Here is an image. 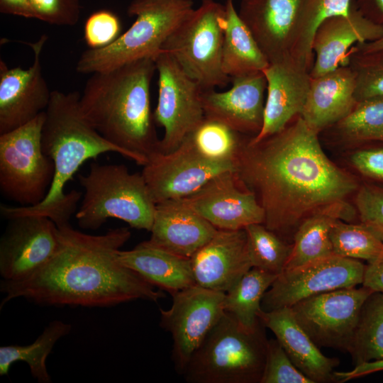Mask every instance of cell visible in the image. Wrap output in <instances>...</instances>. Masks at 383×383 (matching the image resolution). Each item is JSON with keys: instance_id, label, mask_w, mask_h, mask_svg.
Returning <instances> with one entry per match:
<instances>
[{"instance_id": "29", "label": "cell", "mask_w": 383, "mask_h": 383, "mask_svg": "<svg viewBox=\"0 0 383 383\" xmlns=\"http://www.w3.org/2000/svg\"><path fill=\"white\" fill-rule=\"evenodd\" d=\"M352 0H300L297 21L291 52L294 62L309 72L314 55L313 35L325 19L349 12Z\"/></svg>"}, {"instance_id": "45", "label": "cell", "mask_w": 383, "mask_h": 383, "mask_svg": "<svg viewBox=\"0 0 383 383\" xmlns=\"http://www.w3.org/2000/svg\"><path fill=\"white\" fill-rule=\"evenodd\" d=\"M357 9L369 21L383 26V0H353Z\"/></svg>"}, {"instance_id": "39", "label": "cell", "mask_w": 383, "mask_h": 383, "mask_svg": "<svg viewBox=\"0 0 383 383\" xmlns=\"http://www.w3.org/2000/svg\"><path fill=\"white\" fill-rule=\"evenodd\" d=\"M260 383L313 382L293 364L277 339H270Z\"/></svg>"}, {"instance_id": "27", "label": "cell", "mask_w": 383, "mask_h": 383, "mask_svg": "<svg viewBox=\"0 0 383 383\" xmlns=\"http://www.w3.org/2000/svg\"><path fill=\"white\" fill-rule=\"evenodd\" d=\"M355 210L346 201L329 205L306 218L294 233L285 269L297 267L335 255L330 232L337 220L353 219Z\"/></svg>"}, {"instance_id": "37", "label": "cell", "mask_w": 383, "mask_h": 383, "mask_svg": "<svg viewBox=\"0 0 383 383\" xmlns=\"http://www.w3.org/2000/svg\"><path fill=\"white\" fill-rule=\"evenodd\" d=\"M345 65L355 74L357 102L383 98V49L361 52L353 47Z\"/></svg>"}, {"instance_id": "1", "label": "cell", "mask_w": 383, "mask_h": 383, "mask_svg": "<svg viewBox=\"0 0 383 383\" xmlns=\"http://www.w3.org/2000/svg\"><path fill=\"white\" fill-rule=\"evenodd\" d=\"M318 134L298 116L257 143L247 135L236 159L238 177L264 210L263 224L291 244L306 218L360 186L328 159Z\"/></svg>"}, {"instance_id": "8", "label": "cell", "mask_w": 383, "mask_h": 383, "mask_svg": "<svg viewBox=\"0 0 383 383\" xmlns=\"http://www.w3.org/2000/svg\"><path fill=\"white\" fill-rule=\"evenodd\" d=\"M225 5L202 0L177 28L162 49L204 89L226 87L231 78L222 68Z\"/></svg>"}, {"instance_id": "31", "label": "cell", "mask_w": 383, "mask_h": 383, "mask_svg": "<svg viewBox=\"0 0 383 383\" xmlns=\"http://www.w3.org/2000/svg\"><path fill=\"white\" fill-rule=\"evenodd\" d=\"M277 275L252 267L225 294V311L244 328H255L260 323L258 313L265 293Z\"/></svg>"}, {"instance_id": "22", "label": "cell", "mask_w": 383, "mask_h": 383, "mask_svg": "<svg viewBox=\"0 0 383 383\" xmlns=\"http://www.w3.org/2000/svg\"><path fill=\"white\" fill-rule=\"evenodd\" d=\"M300 0H240L238 15L269 63L291 59Z\"/></svg>"}, {"instance_id": "32", "label": "cell", "mask_w": 383, "mask_h": 383, "mask_svg": "<svg viewBox=\"0 0 383 383\" xmlns=\"http://www.w3.org/2000/svg\"><path fill=\"white\" fill-rule=\"evenodd\" d=\"M348 353L355 365L383 360V292H373L364 302Z\"/></svg>"}, {"instance_id": "3", "label": "cell", "mask_w": 383, "mask_h": 383, "mask_svg": "<svg viewBox=\"0 0 383 383\" xmlns=\"http://www.w3.org/2000/svg\"><path fill=\"white\" fill-rule=\"evenodd\" d=\"M155 71V59L147 57L94 73L79 99L81 110L89 123L142 166L160 151V140L150 107Z\"/></svg>"}, {"instance_id": "48", "label": "cell", "mask_w": 383, "mask_h": 383, "mask_svg": "<svg viewBox=\"0 0 383 383\" xmlns=\"http://www.w3.org/2000/svg\"><path fill=\"white\" fill-rule=\"evenodd\" d=\"M201 1H202V0H201Z\"/></svg>"}, {"instance_id": "6", "label": "cell", "mask_w": 383, "mask_h": 383, "mask_svg": "<svg viewBox=\"0 0 383 383\" xmlns=\"http://www.w3.org/2000/svg\"><path fill=\"white\" fill-rule=\"evenodd\" d=\"M78 178L84 189L75 213L80 228L96 230L113 218L131 228L150 231L156 204L142 173H132L122 164L93 162L89 172Z\"/></svg>"}, {"instance_id": "2", "label": "cell", "mask_w": 383, "mask_h": 383, "mask_svg": "<svg viewBox=\"0 0 383 383\" xmlns=\"http://www.w3.org/2000/svg\"><path fill=\"white\" fill-rule=\"evenodd\" d=\"M57 227L60 245L50 260L24 279L1 282V308L19 297L43 306L109 307L165 296L120 262L118 252L131 235L128 228L94 235L70 223Z\"/></svg>"}, {"instance_id": "35", "label": "cell", "mask_w": 383, "mask_h": 383, "mask_svg": "<svg viewBox=\"0 0 383 383\" xmlns=\"http://www.w3.org/2000/svg\"><path fill=\"white\" fill-rule=\"evenodd\" d=\"M249 258L252 267L279 275L287 265L292 244L286 242L263 223H253L245 228Z\"/></svg>"}, {"instance_id": "11", "label": "cell", "mask_w": 383, "mask_h": 383, "mask_svg": "<svg viewBox=\"0 0 383 383\" xmlns=\"http://www.w3.org/2000/svg\"><path fill=\"white\" fill-rule=\"evenodd\" d=\"M225 294L197 284L171 294L172 304L160 309V326L170 332L172 359L182 375L191 357L225 313Z\"/></svg>"}, {"instance_id": "7", "label": "cell", "mask_w": 383, "mask_h": 383, "mask_svg": "<svg viewBox=\"0 0 383 383\" xmlns=\"http://www.w3.org/2000/svg\"><path fill=\"white\" fill-rule=\"evenodd\" d=\"M194 10L192 0H132L127 13L135 16L133 24L109 46L83 52L76 71L94 74L143 58L155 59L168 37Z\"/></svg>"}, {"instance_id": "17", "label": "cell", "mask_w": 383, "mask_h": 383, "mask_svg": "<svg viewBox=\"0 0 383 383\" xmlns=\"http://www.w3.org/2000/svg\"><path fill=\"white\" fill-rule=\"evenodd\" d=\"M47 40L43 34L36 42L28 43L34 53L33 62L28 69L10 68L0 60V135L31 121L49 104L52 91L40 64Z\"/></svg>"}, {"instance_id": "14", "label": "cell", "mask_w": 383, "mask_h": 383, "mask_svg": "<svg viewBox=\"0 0 383 383\" xmlns=\"http://www.w3.org/2000/svg\"><path fill=\"white\" fill-rule=\"evenodd\" d=\"M236 171L234 162H213L201 156L186 138L170 152L153 154L142 174L155 204L185 198L216 176Z\"/></svg>"}, {"instance_id": "20", "label": "cell", "mask_w": 383, "mask_h": 383, "mask_svg": "<svg viewBox=\"0 0 383 383\" xmlns=\"http://www.w3.org/2000/svg\"><path fill=\"white\" fill-rule=\"evenodd\" d=\"M267 81L262 128L251 143H257L282 130L303 111L309 91L310 72L293 60L270 63L263 70Z\"/></svg>"}, {"instance_id": "9", "label": "cell", "mask_w": 383, "mask_h": 383, "mask_svg": "<svg viewBox=\"0 0 383 383\" xmlns=\"http://www.w3.org/2000/svg\"><path fill=\"white\" fill-rule=\"evenodd\" d=\"M45 111L26 124L0 135V189L9 200L33 206L46 196L55 174L41 143Z\"/></svg>"}, {"instance_id": "28", "label": "cell", "mask_w": 383, "mask_h": 383, "mask_svg": "<svg viewBox=\"0 0 383 383\" xmlns=\"http://www.w3.org/2000/svg\"><path fill=\"white\" fill-rule=\"evenodd\" d=\"M222 68L231 79L263 70L269 61L252 33L235 8L233 0H226Z\"/></svg>"}, {"instance_id": "25", "label": "cell", "mask_w": 383, "mask_h": 383, "mask_svg": "<svg viewBox=\"0 0 383 383\" xmlns=\"http://www.w3.org/2000/svg\"><path fill=\"white\" fill-rule=\"evenodd\" d=\"M355 91V74L347 65L311 77L300 116L311 128L320 133L352 112L358 103Z\"/></svg>"}, {"instance_id": "13", "label": "cell", "mask_w": 383, "mask_h": 383, "mask_svg": "<svg viewBox=\"0 0 383 383\" xmlns=\"http://www.w3.org/2000/svg\"><path fill=\"white\" fill-rule=\"evenodd\" d=\"M366 265L359 260L333 255L286 269L265 293L261 309L291 308L316 294L362 284Z\"/></svg>"}, {"instance_id": "40", "label": "cell", "mask_w": 383, "mask_h": 383, "mask_svg": "<svg viewBox=\"0 0 383 383\" xmlns=\"http://www.w3.org/2000/svg\"><path fill=\"white\" fill-rule=\"evenodd\" d=\"M121 24L116 14L109 10L92 13L84 26V38L89 49H99L113 43L120 35Z\"/></svg>"}, {"instance_id": "15", "label": "cell", "mask_w": 383, "mask_h": 383, "mask_svg": "<svg viewBox=\"0 0 383 383\" xmlns=\"http://www.w3.org/2000/svg\"><path fill=\"white\" fill-rule=\"evenodd\" d=\"M10 221L0 240V274L3 280L24 279L43 267L57 252V226L49 218L25 215Z\"/></svg>"}, {"instance_id": "24", "label": "cell", "mask_w": 383, "mask_h": 383, "mask_svg": "<svg viewBox=\"0 0 383 383\" xmlns=\"http://www.w3.org/2000/svg\"><path fill=\"white\" fill-rule=\"evenodd\" d=\"M258 318L265 328L274 334L293 364L313 383L336 380L334 369L337 358L324 355L296 319L291 308L270 311L262 309Z\"/></svg>"}, {"instance_id": "47", "label": "cell", "mask_w": 383, "mask_h": 383, "mask_svg": "<svg viewBox=\"0 0 383 383\" xmlns=\"http://www.w3.org/2000/svg\"><path fill=\"white\" fill-rule=\"evenodd\" d=\"M353 48L361 52H369L383 49V37L374 41L358 43L353 46Z\"/></svg>"}, {"instance_id": "43", "label": "cell", "mask_w": 383, "mask_h": 383, "mask_svg": "<svg viewBox=\"0 0 383 383\" xmlns=\"http://www.w3.org/2000/svg\"><path fill=\"white\" fill-rule=\"evenodd\" d=\"M362 284L373 292H383V257L366 265Z\"/></svg>"}, {"instance_id": "30", "label": "cell", "mask_w": 383, "mask_h": 383, "mask_svg": "<svg viewBox=\"0 0 383 383\" xmlns=\"http://www.w3.org/2000/svg\"><path fill=\"white\" fill-rule=\"evenodd\" d=\"M72 326L55 320L49 323L43 332L31 344L11 345L0 348V375L8 374L11 365L17 361L28 364L31 375L40 383L51 382L45 361L55 344L68 335Z\"/></svg>"}, {"instance_id": "19", "label": "cell", "mask_w": 383, "mask_h": 383, "mask_svg": "<svg viewBox=\"0 0 383 383\" xmlns=\"http://www.w3.org/2000/svg\"><path fill=\"white\" fill-rule=\"evenodd\" d=\"M190 260L197 285L226 293L252 267L245 229L217 230Z\"/></svg>"}, {"instance_id": "16", "label": "cell", "mask_w": 383, "mask_h": 383, "mask_svg": "<svg viewBox=\"0 0 383 383\" xmlns=\"http://www.w3.org/2000/svg\"><path fill=\"white\" fill-rule=\"evenodd\" d=\"M181 199L218 230H240L264 223L262 207L236 171L216 176Z\"/></svg>"}, {"instance_id": "26", "label": "cell", "mask_w": 383, "mask_h": 383, "mask_svg": "<svg viewBox=\"0 0 383 383\" xmlns=\"http://www.w3.org/2000/svg\"><path fill=\"white\" fill-rule=\"evenodd\" d=\"M118 259L148 283L171 294L196 284L189 258L160 249L147 240L132 250H120Z\"/></svg>"}, {"instance_id": "5", "label": "cell", "mask_w": 383, "mask_h": 383, "mask_svg": "<svg viewBox=\"0 0 383 383\" xmlns=\"http://www.w3.org/2000/svg\"><path fill=\"white\" fill-rule=\"evenodd\" d=\"M267 342L261 322L247 329L225 312L194 353L182 376L189 383H260Z\"/></svg>"}, {"instance_id": "21", "label": "cell", "mask_w": 383, "mask_h": 383, "mask_svg": "<svg viewBox=\"0 0 383 383\" xmlns=\"http://www.w3.org/2000/svg\"><path fill=\"white\" fill-rule=\"evenodd\" d=\"M382 37L383 26L363 16L352 0L347 14L328 18L316 30L312 41L314 60L311 77L320 76L344 65L346 55L353 46Z\"/></svg>"}, {"instance_id": "33", "label": "cell", "mask_w": 383, "mask_h": 383, "mask_svg": "<svg viewBox=\"0 0 383 383\" xmlns=\"http://www.w3.org/2000/svg\"><path fill=\"white\" fill-rule=\"evenodd\" d=\"M247 135L220 121L205 118L186 138L208 160L236 163Z\"/></svg>"}, {"instance_id": "36", "label": "cell", "mask_w": 383, "mask_h": 383, "mask_svg": "<svg viewBox=\"0 0 383 383\" xmlns=\"http://www.w3.org/2000/svg\"><path fill=\"white\" fill-rule=\"evenodd\" d=\"M330 237L335 255L368 262L383 257V243L361 223L337 220Z\"/></svg>"}, {"instance_id": "18", "label": "cell", "mask_w": 383, "mask_h": 383, "mask_svg": "<svg viewBox=\"0 0 383 383\" xmlns=\"http://www.w3.org/2000/svg\"><path fill=\"white\" fill-rule=\"evenodd\" d=\"M232 87L224 91L203 89L205 118L220 121L250 136L260 131L264 119L267 81L263 72L231 79Z\"/></svg>"}, {"instance_id": "34", "label": "cell", "mask_w": 383, "mask_h": 383, "mask_svg": "<svg viewBox=\"0 0 383 383\" xmlns=\"http://www.w3.org/2000/svg\"><path fill=\"white\" fill-rule=\"evenodd\" d=\"M327 129L348 143H383V98L358 102L350 114Z\"/></svg>"}, {"instance_id": "41", "label": "cell", "mask_w": 383, "mask_h": 383, "mask_svg": "<svg viewBox=\"0 0 383 383\" xmlns=\"http://www.w3.org/2000/svg\"><path fill=\"white\" fill-rule=\"evenodd\" d=\"M35 18L56 26H72L80 16L79 0H29Z\"/></svg>"}, {"instance_id": "46", "label": "cell", "mask_w": 383, "mask_h": 383, "mask_svg": "<svg viewBox=\"0 0 383 383\" xmlns=\"http://www.w3.org/2000/svg\"><path fill=\"white\" fill-rule=\"evenodd\" d=\"M0 11L4 14L35 18L29 0H0Z\"/></svg>"}, {"instance_id": "42", "label": "cell", "mask_w": 383, "mask_h": 383, "mask_svg": "<svg viewBox=\"0 0 383 383\" xmlns=\"http://www.w3.org/2000/svg\"><path fill=\"white\" fill-rule=\"evenodd\" d=\"M360 148L352 154L353 166L370 182L383 185V143Z\"/></svg>"}, {"instance_id": "12", "label": "cell", "mask_w": 383, "mask_h": 383, "mask_svg": "<svg viewBox=\"0 0 383 383\" xmlns=\"http://www.w3.org/2000/svg\"><path fill=\"white\" fill-rule=\"evenodd\" d=\"M373 291L362 286L321 293L291 307L296 319L320 348L348 352L362 306Z\"/></svg>"}, {"instance_id": "38", "label": "cell", "mask_w": 383, "mask_h": 383, "mask_svg": "<svg viewBox=\"0 0 383 383\" xmlns=\"http://www.w3.org/2000/svg\"><path fill=\"white\" fill-rule=\"evenodd\" d=\"M355 204L360 223L383 243V185L363 183L356 192Z\"/></svg>"}, {"instance_id": "23", "label": "cell", "mask_w": 383, "mask_h": 383, "mask_svg": "<svg viewBox=\"0 0 383 383\" xmlns=\"http://www.w3.org/2000/svg\"><path fill=\"white\" fill-rule=\"evenodd\" d=\"M218 229L182 199L158 203L150 238L151 245L180 257L191 258Z\"/></svg>"}, {"instance_id": "10", "label": "cell", "mask_w": 383, "mask_h": 383, "mask_svg": "<svg viewBox=\"0 0 383 383\" xmlns=\"http://www.w3.org/2000/svg\"><path fill=\"white\" fill-rule=\"evenodd\" d=\"M155 62L158 73V99L153 116L155 123L165 131L160 151L170 152L205 118L204 89L167 51L162 50Z\"/></svg>"}, {"instance_id": "4", "label": "cell", "mask_w": 383, "mask_h": 383, "mask_svg": "<svg viewBox=\"0 0 383 383\" xmlns=\"http://www.w3.org/2000/svg\"><path fill=\"white\" fill-rule=\"evenodd\" d=\"M78 91H52L45 110L41 143L44 153L55 165L51 186L44 199L33 206L10 207L1 205L6 218L39 215L51 219L57 226L69 223L77 212L82 192H65V187L84 162L106 152H116L131 160L130 155L106 140L89 123L79 104Z\"/></svg>"}, {"instance_id": "44", "label": "cell", "mask_w": 383, "mask_h": 383, "mask_svg": "<svg viewBox=\"0 0 383 383\" xmlns=\"http://www.w3.org/2000/svg\"><path fill=\"white\" fill-rule=\"evenodd\" d=\"M382 370H383V360H379L357 365L350 371H334V375L336 380L343 382Z\"/></svg>"}]
</instances>
